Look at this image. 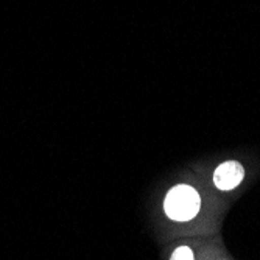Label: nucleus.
Listing matches in <instances>:
<instances>
[{"mask_svg":"<svg viewBox=\"0 0 260 260\" xmlns=\"http://www.w3.org/2000/svg\"><path fill=\"white\" fill-rule=\"evenodd\" d=\"M164 209L169 218L176 221H188L195 218L201 209L200 193L190 185L179 184L165 197Z\"/></svg>","mask_w":260,"mask_h":260,"instance_id":"f257e3e1","label":"nucleus"},{"mask_svg":"<svg viewBox=\"0 0 260 260\" xmlns=\"http://www.w3.org/2000/svg\"><path fill=\"white\" fill-rule=\"evenodd\" d=\"M245 176L243 167L235 160H228L218 165L214 173V184L220 190H232L237 187Z\"/></svg>","mask_w":260,"mask_h":260,"instance_id":"f03ea898","label":"nucleus"},{"mask_svg":"<svg viewBox=\"0 0 260 260\" xmlns=\"http://www.w3.org/2000/svg\"><path fill=\"white\" fill-rule=\"evenodd\" d=\"M170 260H193V252L188 246H179L173 254Z\"/></svg>","mask_w":260,"mask_h":260,"instance_id":"7ed1b4c3","label":"nucleus"}]
</instances>
